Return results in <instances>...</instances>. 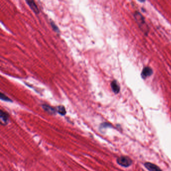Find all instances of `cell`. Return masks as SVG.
<instances>
[{"label":"cell","mask_w":171,"mask_h":171,"mask_svg":"<svg viewBox=\"0 0 171 171\" xmlns=\"http://www.w3.org/2000/svg\"><path fill=\"white\" fill-rule=\"evenodd\" d=\"M153 71L151 68L149 67H145L143 69L142 72H141V75L142 78L145 79L147 77H150L153 74Z\"/></svg>","instance_id":"3957f363"},{"label":"cell","mask_w":171,"mask_h":171,"mask_svg":"<svg viewBox=\"0 0 171 171\" xmlns=\"http://www.w3.org/2000/svg\"><path fill=\"white\" fill-rule=\"evenodd\" d=\"M117 162L120 165L123 167H127L131 165L132 161L128 157L122 156L117 159Z\"/></svg>","instance_id":"7a4b0ae2"},{"label":"cell","mask_w":171,"mask_h":171,"mask_svg":"<svg viewBox=\"0 0 171 171\" xmlns=\"http://www.w3.org/2000/svg\"><path fill=\"white\" fill-rule=\"evenodd\" d=\"M134 17L135 21L138 24V26L141 29V30L147 35L148 33L149 29L147 25V23L145 22L144 18L141 15V13L138 12H136L134 14Z\"/></svg>","instance_id":"6da1fadb"},{"label":"cell","mask_w":171,"mask_h":171,"mask_svg":"<svg viewBox=\"0 0 171 171\" xmlns=\"http://www.w3.org/2000/svg\"><path fill=\"white\" fill-rule=\"evenodd\" d=\"M26 2L27 4L28 5V6L30 7V8L35 14H38L39 13L38 7L34 1H26Z\"/></svg>","instance_id":"277c9868"},{"label":"cell","mask_w":171,"mask_h":171,"mask_svg":"<svg viewBox=\"0 0 171 171\" xmlns=\"http://www.w3.org/2000/svg\"><path fill=\"white\" fill-rule=\"evenodd\" d=\"M50 24H51V26L52 28L54 31L57 32V33H59V29L58 27L56 26V25L53 21H51Z\"/></svg>","instance_id":"8fae6325"},{"label":"cell","mask_w":171,"mask_h":171,"mask_svg":"<svg viewBox=\"0 0 171 171\" xmlns=\"http://www.w3.org/2000/svg\"><path fill=\"white\" fill-rule=\"evenodd\" d=\"M0 117H1L2 121H3L4 123H7L8 120H9L8 115L5 112L3 111L2 110H1V113H0Z\"/></svg>","instance_id":"52a82bcc"},{"label":"cell","mask_w":171,"mask_h":171,"mask_svg":"<svg viewBox=\"0 0 171 171\" xmlns=\"http://www.w3.org/2000/svg\"><path fill=\"white\" fill-rule=\"evenodd\" d=\"M111 89H112V90H113V92L114 93L117 94V93L120 92V86L118 85L117 81H116V80H113V81L111 82Z\"/></svg>","instance_id":"8992f818"},{"label":"cell","mask_w":171,"mask_h":171,"mask_svg":"<svg viewBox=\"0 0 171 171\" xmlns=\"http://www.w3.org/2000/svg\"><path fill=\"white\" fill-rule=\"evenodd\" d=\"M56 111H57L59 114L62 115V116H64V115L66 114V113L65 108L64 107V106H58V107H57V109H56Z\"/></svg>","instance_id":"9c48e42d"},{"label":"cell","mask_w":171,"mask_h":171,"mask_svg":"<svg viewBox=\"0 0 171 171\" xmlns=\"http://www.w3.org/2000/svg\"><path fill=\"white\" fill-rule=\"evenodd\" d=\"M145 166L150 171H162L159 167L151 162H146Z\"/></svg>","instance_id":"5b68a950"},{"label":"cell","mask_w":171,"mask_h":171,"mask_svg":"<svg viewBox=\"0 0 171 171\" xmlns=\"http://www.w3.org/2000/svg\"><path fill=\"white\" fill-rule=\"evenodd\" d=\"M0 98L1 99L4 101H9V102H12V100L9 99V97H7L6 95L3 94V93H1V95H0Z\"/></svg>","instance_id":"30bf717a"},{"label":"cell","mask_w":171,"mask_h":171,"mask_svg":"<svg viewBox=\"0 0 171 171\" xmlns=\"http://www.w3.org/2000/svg\"><path fill=\"white\" fill-rule=\"evenodd\" d=\"M42 107H43V109H44L45 111H47L48 113H51V114L54 113H55L56 111V110H55V108L52 107L51 106H50L46 105V104H44V105H43Z\"/></svg>","instance_id":"ba28073f"}]
</instances>
